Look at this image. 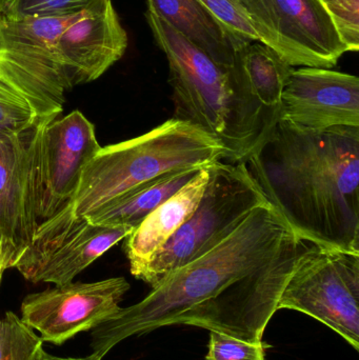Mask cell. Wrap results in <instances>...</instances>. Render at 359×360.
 I'll return each mask as SVG.
<instances>
[{
  "instance_id": "1",
  "label": "cell",
  "mask_w": 359,
  "mask_h": 360,
  "mask_svg": "<svg viewBox=\"0 0 359 360\" xmlns=\"http://www.w3.org/2000/svg\"><path fill=\"white\" fill-rule=\"evenodd\" d=\"M311 245L273 205L256 207L216 247L94 329L88 359L101 360L131 336L172 325L259 344L297 260Z\"/></svg>"
},
{
  "instance_id": "2",
  "label": "cell",
  "mask_w": 359,
  "mask_h": 360,
  "mask_svg": "<svg viewBox=\"0 0 359 360\" xmlns=\"http://www.w3.org/2000/svg\"><path fill=\"white\" fill-rule=\"evenodd\" d=\"M244 162L297 237L359 255V128L312 131L278 120Z\"/></svg>"
},
{
  "instance_id": "3",
  "label": "cell",
  "mask_w": 359,
  "mask_h": 360,
  "mask_svg": "<svg viewBox=\"0 0 359 360\" xmlns=\"http://www.w3.org/2000/svg\"><path fill=\"white\" fill-rule=\"evenodd\" d=\"M145 17L168 59L173 118L217 139L226 149L225 162H246L267 139L278 116L247 93L233 67L215 63L153 13L147 11Z\"/></svg>"
},
{
  "instance_id": "4",
  "label": "cell",
  "mask_w": 359,
  "mask_h": 360,
  "mask_svg": "<svg viewBox=\"0 0 359 360\" xmlns=\"http://www.w3.org/2000/svg\"><path fill=\"white\" fill-rule=\"evenodd\" d=\"M214 137L171 118L141 136L101 148L82 171L73 199L63 209L86 216L112 199L164 173L225 162Z\"/></svg>"
},
{
  "instance_id": "5",
  "label": "cell",
  "mask_w": 359,
  "mask_h": 360,
  "mask_svg": "<svg viewBox=\"0 0 359 360\" xmlns=\"http://www.w3.org/2000/svg\"><path fill=\"white\" fill-rule=\"evenodd\" d=\"M208 171L209 181L195 211L137 278L152 289L216 247L256 207L269 203L244 162L221 160L210 165Z\"/></svg>"
},
{
  "instance_id": "6",
  "label": "cell",
  "mask_w": 359,
  "mask_h": 360,
  "mask_svg": "<svg viewBox=\"0 0 359 360\" xmlns=\"http://www.w3.org/2000/svg\"><path fill=\"white\" fill-rule=\"evenodd\" d=\"M55 120V116H44L22 130L0 131V258L4 272L14 268L39 226L44 134Z\"/></svg>"
},
{
  "instance_id": "7",
  "label": "cell",
  "mask_w": 359,
  "mask_h": 360,
  "mask_svg": "<svg viewBox=\"0 0 359 360\" xmlns=\"http://www.w3.org/2000/svg\"><path fill=\"white\" fill-rule=\"evenodd\" d=\"M282 309L313 317L359 351V255L312 243L282 290Z\"/></svg>"
},
{
  "instance_id": "8",
  "label": "cell",
  "mask_w": 359,
  "mask_h": 360,
  "mask_svg": "<svg viewBox=\"0 0 359 360\" xmlns=\"http://www.w3.org/2000/svg\"><path fill=\"white\" fill-rule=\"evenodd\" d=\"M259 36L291 67L332 69L349 52L320 0H242Z\"/></svg>"
},
{
  "instance_id": "9",
  "label": "cell",
  "mask_w": 359,
  "mask_h": 360,
  "mask_svg": "<svg viewBox=\"0 0 359 360\" xmlns=\"http://www.w3.org/2000/svg\"><path fill=\"white\" fill-rule=\"evenodd\" d=\"M133 231L92 224L63 209L39 224L14 268L34 283L67 285Z\"/></svg>"
},
{
  "instance_id": "10",
  "label": "cell",
  "mask_w": 359,
  "mask_h": 360,
  "mask_svg": "<svg viewBox=\"0 0 359 360\" xmlns=\"http://www.w3.org/2000/svg\"><path fill=\"white\" fill-rule=\"evenodd\" d=\"M129 289L124 277L56 285L27 295L21 304V321L39 332L42 342L60 346L117 313Z\"/></svg>"
},
{
  "instance_id": "11",
  "label": "cell",
  "mask_w": 359,
  "mask_h": 360,
  "mask_svg": "<svg viewBox=\"0 0 359 360\" xmlns=\"http://www.w3.org/2000/svg\"><path fill=\"white\" fill-rule=\"evenodd\" d=\"M280 120L312 131L359 128L358 76L324 68L293 70L282 92Z\"/></svg>"
},
{
  "instance_id": "12",
  "label": "cell",
  "mask_w": 359,
  "mask_h": 360,
  "mask_svg": "<svg viewBox=\"0 0 359 360\" xmlns=\"http://www.w3.org/2000/svg\"><path fill=\"white\" fill-rule=\"evenodd\" d=\"M128 35L112 0L84 11L55 41V56L70 90L89 84L124 56Z\"/></svg>"
},
{
  "instance_id": "13",
  "label": "cell",
  "mask_w": 359,
  "mask_h": 360,
  "mask_svg": "<svg viewBox=\"0 0 359 360\" xmlns=\"http://www.w3.org/2000/svg\"><path fill=\"white\" fill-rule=\"evenodd\" d=\"M101 149L92 122L80 111L53 120L44 134L39 222L73 199L82 171Z\"/></svg>"
},
{
  "instance_id": "14",
  "label": "cell",
  "mask_w": 359,
  "mask_h": 360,
  "mask_svg": "<svg viewBox=\"0 0 359 360\" xmlns=\"http://www.w3.org/2000/svg\"><path fill=\"white\" fill-rule=\"evenodd\" d=\"M65 90L56 77L0 39V131L15 132L59 116Z\"/></svg>"
},
{
  "instance_id": "15",
  "label": "cell",
  "mask_w": 359,
  "mask_h": 360,
  "mask_svg": "<svg viewBox=\"0 0 359 360\" xmlns=\"http://www.w3.org/2000/svg\"><path fill=\"white\" fill-rule=\"evenodd\" d=\"M208 181L206 167L126 237L124 251L130 262L131 274L135 278H138L152 257L189 219L197 207Z\"/></svg>"
},
{
  "instance_id": "16",
  "label": "cell",
  "mask_w": 359,
  "mask_h": 360,
  "mask_svg": "<svg viewBox=\"0 0 359 360\" xmlns=\"http://www.w3.org/2000/svg\"><path fill=\"white\" fill-rule=\"evenodd\" d=\"M148 11L166 21L215 63L233 67L236 51L221 23L198 0H147Z\"/></svg>"
},
{
  "instance_id": "17",
  "label": "cell",
  "mask_w": 359,
  "mask_h": 360,
  "mask_svg": "<svg viewBox=\"0 0 359 360\" xmlns=\"http://www.w3.org/2000/svg\"><path fill=\"white\" fill-rule=\"evenodd\" d=\"M202 169L164 173L112 199L86 217L99 226H129L135 230L152 212L193 179Z\"/></svg>"
},
{
  "instance_id": "18",
  "label": "cell",
  "mask_w": 359,
  "mask_h": 360,
  "mask_svg": "<svg viewBox=\"0 0 359 360\" xmlns=\"http://www.w3.org/2000/svg\"><path fill=\"white\" fill-rule=\"evenodd\" d=\"M233 68L247 93L280 118L282 92L295 68L259 41L237 51Z\"/></svg>"
},
{
  "instance_id": "19",
  "label": "cell",
  "mask_w": 359,
  "mask_h": 360,
  "mask_svg": "<svg viewBox=\"0 0 359 360\" xmlns=\"http://www.w3.org/2000/svg\"><path fill=\"white\" fill-rule=\"evenodd\" d=\"M44 342L13 312L0 319V360H42Z\"/></svg>"
},
{
  "instance_id": "20",
  "label": "cell",
  "mask_w": 359,
  "mask_h": 360,
  "mask_svg": "<svg viewBox=\"0 0 359 360\" xmlns=\"http://www.w3.org/2000/svg\"><path fill=\"white\" fill-rule=\"evenodd\" d=\"M105 0H6L2 17L10 21L63 18L80 14Z\"/></svg>"
},
{
  "instance_id": "21",
  "label": "cell",
  "mask_w": 359,
  "mask_h": 360,
  "mask_svg": "<svg viewBox=\"0 0 359 360\" xmlns=\"http://www.w3.org/2000/svg\"><path fill=\"white\" fill-rule=\"evenodd\" d=\"M215 19L221 23L236 52L253 41H259V36L244 10L242 0H198Z\"/></svg>"
},
{
  "instance_id": "22",
  "label": "cell",
  "mask_w": 359,
  "mask_h": 360,
  "mask_svg": "<svg viewBox=\"0 0 359 360\" xmlns=\"http://www.w3.org/2000/svg\"><path fill=\"white\" fill-rule=\"evenodd\" d=\"M349 52L359 50V0H320Z\"/></svg>"
},
{
  "instance_id": "23",
  "label": "cell",
  "mask_w": 359,
  "mask_h": 360,
  "mask_svg": "<svg viewBox=\"0 0 359 360\" xmlns=\"http://www.w3.org/2000/svg\"><path fill=\"white\" fill-rule=\"evenodd\" d=\"M206 360H266L263 342H244L221 332L210 331Z\"/></svg>"
},
{
  "instance_id": "24",
  "label": "cell",
  "mask_w": 359,
  "mask_h": 360,
  "mask_svg": "<svg viewBox=\"0 0 359 360\" xmlns=\"http://www.w3.org/2000/svg\"><path fill=\"white\" fill-rule=\"evenodd\" d=\"M42 360H91L88 357L86 359H63V357L51 356V355L46 354Z\"/></svg>"
},
{
  "instance_id": "25",
  "label": "cell",
  "mask_w": 359,
  "mask_h": 360,
  "mask_svg": "<svg viewBox=\"0 0 359 360\" xmlns=\"http://www.w3.org/2000/svg\"><path fill=\"white\" fill-rule=\"evenodd\" d=\"M1 254V253H0ZM2 275H4V271L1 268V258H0V283H1Z\"/></svg>"
},
{
  "instance_id": "26",
  "label": "cell",
  "mask_w": 359,
  "mask_h": 360,
  "mask_svg": "<svg viewBox=\"0 0 359 360\" xmlns=\"http://www.w3.org/2000/svg\"><path fill=\"white\" fill-rule=\"evenodd\" d=\"M4 2H6V0H0V13L2 12V8H4Z\"/></svg>"
}]
</instances>
